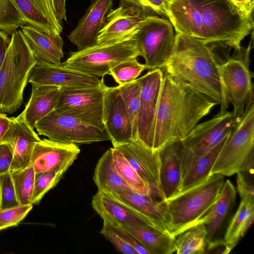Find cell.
<instances>
[{
	"instance_id": "obj_1",
	"label": "cell",
	"mask_w": 254,
	"mask_h": 254,
	"mask_svg": "<svg viewBox=\"0 0 254 254\" xmlns=\"http://www.w3.org/2000/svg\"><path fill=\"white\" fill-rule=\"evenodd\" d=\"M167 17L176 33L238 52L254 28L253 16L230 0H170Z\"/></svg>"
},
{
	"instance_id": "obj_2",
	"label": "cell",
	"mask_w": 254,
	"mask_h": 254,
	"mask_svg": "<svg viewBox=\"0 0 254 254\" xmlns=\"http://www.w3.org/2000/svg\"><path fill=\"white\" fill-rule=\"evenodd\" d=\"M219 64L208 44L177 33L172 54L164 69L174 80L220 104L227 111V101Z\"/></svg>"
},
{
	"instance_id": "obj_3",
	"label": "cell",
	"mask_w": 254,
	"mask_h": 254,
	"mask_svg": "<svg viewBox=\"0 0 254 254\" xmlns=\"http://www.w3.org/2000/svg\"><path fill=\"white\" fill-rule=\"evenodd\" d=\"M164 74L156 114L153 149L185 138L216 102Z\"/></svg>"
},
{
	"instance_id": "obj_4",
	"label": "cell",
	"mask_w": 254,
	"mask_h": 254,
	"mask_svg": "<svg viewBox=\"0 0 254 254\" xmlns=\"http://www.w3.org/2000/svg\"><path fill=\"white\" fill-rule=\"evenodd\" d=\"M224 183L223 176L210 175L198 185L166 200L175 237L189 228L206 224L210 211L218 199Z\"/></svg>"
},
{
	"instance_id": "obj_5",
	"label": "cell",
	"mask_w": 254,
	"mask_h": 254,
	"mask_svg": "<svg viewBox=\"0 0 254 254\" xmlns=\"http://www.w3.org/2000/svg\"><path fill=\"white\" fill-rule=\"evenodd\" d=\"M10 37L0 68V112L8 114L21 107L24 89L37 63L20 29Z\"/></svg>"
},
{
	"instance_id": "obj_6",
	"label": "cell",
	"mask_w": 254,
	"mask_h": 254,
	"mask_svg": "<svg viewBox=\"0 0 254 254\" xmlns=\"http://www.w3.org/2000/svg\"><path fill=\"white\" fill-rule=\"evenodd\" d=\"M139 56L135 40L115 44H95L70 53L62 64L84 73L103 77L119 63Z\"/></svg>"
},
{
	"instance_id": "obj_7",
	"label": "cell",
	"mask_w": 254,
	"mask_h": 254,
	"mask_svg": "<svg viewBox=\"0 0 254 254\" xmlns=\"http://www.w3.org/2000/svg\"><path fill=\"white\" fill-rule=\"evenodd\" d=\"M254 104L237 119L236 124L221 148L210 175L231 176L240 171L254 155Z\"/></svg>"
},
{
	"instance_id": "obj_8",
	"label": "cell",
	"mask_w": 254,
	"mask_h": 254,
	"mask_svg": "<svg viewBox=\"0 0 254 254\" xmlns=\"http://www.w3.org/2000/svg\"><path fill=\"white\" fill-rule=\"evenodd\" d=\"M134 40L146 69H161L172 54L176 35L169 20L149 15L140 23Z\"/></svg>"
},
{
	"instance_id": "obj_9",
	"label": "cell",
	"mask_w": 254,
	"mask_h": 254,
	"mask_svg": "<svg viewBox=\"0 0 254 254\" xmlns=\"http://www.w3.org/2000/svg\"><path fill=\"white\" fill-rule=\"evenodd\" d=\"M237 119L233 112L219 111L212 118L196 125L181 140L183 174L197 159L217 145L235 127Z\"/></svg>"
},
{
	"instance_id": "obj_10",
	"label": "cell",
	"mask_w": 254,
	"mask_h": 254,
	"mask_svg": "<svg viewBox=\"0 0 254 254\" xmlns=\"http://www.w3.org/2000/svg\"><path fill=\"white\" fill-rule=\"evenodd\" d=\"M35 128L39 134L64 143L85 144L110 140L105 130L55 110L39 121Z\"/></svg>"
},
{
	"instance_id": "obj_11",
	"label": "cell",
	"mask_w": 254,
	"mask_h": 254,
	"mask_svg": "<svg viewBox=\"0 0 254 254\" xmlns=\"http://www.w3.org/2000/svg\"><path fill=\"white\" fill-rule=\"evenodd\" d=\"M247 62V58H233L219 64L226 98L232 105V112L237 119L254 103L252 76Z\"/></svg>"
},
{
	"instance_id": "obj_12",
	"label": "cell",
	"mask_w": 254,
	"mask_h": 254,
	"mask_svg": "<svg viewBox=\"0 0 254 254\" xmlns=\"http://www.w3.org/2000/svg\"><path fill=\"white\" fill-rule=\"evenodd\" d=\"M164 74L160 68L149 71L138 78L141 85L137 122V138L153 149L155 120Z\"/></svg>"
},
{
	"instance_id": "obj_13",
	"label": "cell",
	"mask_w": 254,
	"mask_h": 254,
	"mask_svg": "<svg viewBox=\"0 0 254 254\" xmlns=\"http://www.w3.org/2000/svg\"><path fill=\"white\" fill-rule=\"evenodd\" d=\"M106 194L118 200L152 227L172 236L173 227L166 200L161 199L151 192L143 194L131 190Z\"/></svg>"
},
{
	"instance_id": "obj_14",
	"label": "cell",
	"mask_w": 254,
	"mask_h": 254,
	"mask_svg": "<svg viewBox=\"0 0 254 254\" xmlns=\"http://www.w3.org/2000/svg\"><path fill=\"white\" fill-rule=\"evenodd\" d=\"M114 148L123 154L149 187L151 193L166 200L160 181V151L147 147L138 139Z\"/></svg>"
},
{
	"instance_id": "obj_15",
	"label": "cell",
	"mask_w": 254,
	"mask_h": 254,
	"mask_svg": "<svg viewBox=\"0 0 254 254\" xmlns=\"http://www.w3.org/2000/svg\"><path fill=\"white\" fill-rule=\"evenodd\" d=\"M148 16L142 9L120 2L107 15L97 44H115L134 40L139 26Z\"/></svg>"
},
{
	"instance_id": "obj_16",
	"label": "cell",
	"mask_w": 254,
	"mask_h": 254,
	"mask_svg": "<svg viewBox=\"0 0 254 254\" xmlns=\"http://www.w3.org/2000/svg\"><path fill=\"white\" fill-rule=\"evenodd\" d=\"M28 82L31 85L62 87H97L104 83L103 77L88 75L60 64L37 62L32 68Z\"/></svg>"
},
{
	"instance_id": "obj_17",
	"label": "cell",
	"mask_w": 254,
	"mask_h": 254,
	"mask_svg": "<svg viewBox=\"0 0 254 254\" xmlns=\"http://www.w3.org/2000/svg\"><path fill=\"white\" fill-rule=\"evenodd\" d=\"M103 105L105 130L113 147L133 140L131 121L118 86L107 87Z\"/></svg>"
},
{
	"instance_id": "obj_18",
	"label": "cell",
	"mask_w": 254,
	"mask_h": 254,
	"mask_svg": "<svg viewBox=\"0 0 254 254\" xmlns=\"http://www.w3.org/2000/svg\"><path fill=\"white\" fill-rule=\"evenodd\" d=\"M80 151L76 144L44 138L35 144L29 164L33 167L35 174L53 171L65 172Z\"/></svg>"
},
{
	"instance_id": "obj_19",
	"label": "cell",
	"mask_w": 254,
	"mask_h": 254,
	"mask_svg": "<svg viewBox=\"0 0 254 254\" xmlns=\"http://www.w3.org/2000/svg\"><path fill=\"white\" fill-rule=\"evenodd\" d=\"M113 0H93L75 28L68 35L77 50L96 44L99 33L106 16L113 9Z\"/></svg>"
},
{
	"instance_id": "obj_20",
	"label": "cell",
	"mask_w": 254,
	"mask_h": 254,
	"mask_svg": "<svg viewBox=\"0 0 254 254\" xmlns=\"http://www.w3.org/2000/svg\"><path fill=\"white\" fill-rule=\"evenodd\" d=\"M10 119V127L1 143H7L12 150L13 159L10 172L12 173L22 170L29 164L34 146L41 139L19 117Z\"/></svg>"
},
{
	"instance_id": "obj_21",
	"label": "cell",
	"mask_w": 254,
	"mask_h": 254,
	"mask_svg": "<svg viewBox=\"0 0 254 254\" xmlns=\"http://www.w3.org/2000/svg\"><path fill=\"white\" fill-rule=\"evenodd\" d=\"M37 62L60 64L64 58V41L60 36L29 25L20 27Z\"/></svg>"
},
{
	"instance_id": "obj_22",
	"label": "cell",
	"mask_w": 254,
	"mask_h": 254,
	"mask_svg": "<svg viewBox=\"0 0 254 254\" xmlns=\"http://www.w3.org/2000/svg\"><path fill=\"white\" fill-rule=\"evenodd\" d=\"M181 140L171 142L160 151V181L166 199L180 192L183 178Z\"/></svg>"
},
{
	"instance_id": "obj_23",
	"label": "cell",
	"mask_w": 254,
	"mask_h": 254,
	"mask_svg": "<svg viewBox=\"0 0 254 254\" xmlns=\"http://www.w3.org/2000/svg\"><path fill=\"white\" fill-rule=\"evenodd\" d=\"M60 89L61 87L53 86L32 85L30 99L18 117L34 129L39 121L55 109Z\"/></svg>"
},
{
	"instance_id": "obj_24",
	"label": "cell",
	"mask_w": 254,
	"mask_h": 254,
	"mask_svg": "<svg viewBox=\"0 0 254 254\" xmlns=\"http://www.w3.org/2000/svg\"><path fill=\"white\" fill-rule=\"evenodd\" d=\"M25 22L43 31L60 34L63 31L56 18L53 0H14Z\"/></svg>"
},
{
	"instance_id": "obj_25",
	"label": "cell",
	"mask_w": 254,
	"mask_h": 254,
	"mask_svg": "<svg viewBox=\"0 0 254 254\" xmlns=\"http://www.w3.org/2000/svg\"><path fill=\"white\" fill-rule=\"evenodd\" d=\"M91 205L102 219H105L121 225L151 226L121 203L105 193L98 191L92 197Z\"/></svg>"
},
{
	"instance_id": "obj_26",
	"label": "cell",
	"mask_w": 254,
	"mask_h": 254,
	"mask_svg": "<svg viewBox=\"0 0 254 254\" xmlns=\"http://www.w3.org/2000/svg\"><path fill=\"white\" fill-rule=\"evenodd\" d=\"M121 226L150 254H171L176 251L175 237L151 226Z\"/></svg>"
},
{
	"instance_id": "obj_27",
	"label": "cell",
	"mask_w": 254,
	"mask_h": 254,
	"mask_svg": "<svg viewBox=\"0 0 254 254\" xmlns=\"http://www.w3.org/2000/svg\"><path fill=\"white\" fill-rule=\"evenodd\" d=\"M107 86L105 83L97 87H62L55 110L84 107L103 102Z\"/></svg>"
},
{
	"instance_id": "obj_28",
	"label": "cell",
	"mask_w": 254,
	"mask_h": 254,
	"mask_svg": "<svg viewBox=\"0 0 254 254\" xmlns=\"http://www.w3.org/2000/svg\"><path fill=\"white\" fill-rule=\"evenodd\" d=\"M93 180L98 188V191L111 193L122 190H131L115 167L111 148L107 150L98 160L94 169Z\"/></svg>"
},
{
	"instance_id": "obj_29",
	"label": "cell",
	"mask_w": 254,
	"mask_h": 254,
	"mask_svg": "<svg viewBox=\"0 0 254 254\" xmlns=\"http://www.w3.org/2000/svg\"><path fill=\"white\" fill-rule=\"evenodd\" d=\"M254 219V203L241 200L233 216L220 245L223 246L222 254L229 253L245 235Z\"/></svg>"
},
{
	"instance_id": "obj_30",
	"label": "cell",
	"mask_w": 254,
	"mask_h": 254,
	"mask_svg": "<svg viewBox=\"0 0 254 254\" xmlns=\"http://www.w3.org/2000/svg\"><path fill=\"white\" fill-rule=\"evenodd\" d=\"M230 133L213 149L197 159L185 171L183 174L180 192L198 185L211 175V169Z\"/></svg>"
},
{
	"instance_id": "obj_31",
	"label": "cell",
	"mask_w": 254,
	"mask_h": 254,
	"mask_svg": "<svg viewBox=\"0 0 254 254\" xmlns=\"http://www.w3.org/2000/svg\"><path fill=\"white\" fill-rule=\"evenodd\" d=\"M236 190L229 180L224 182L220 195L213 205L205 224L207 229V246L213 243L214 236L235 201Z\"/></svg>"
},
{
	"instance_id": "obj_32",
	"label": "cell",
	"mask_w": 254,
	"mask_h": 254,
	"mask_svg": "<svg viewBox=\"0 0 254 254\" xmlns=\"http://www.w3.org/2000/svg\"><path fill=\"white\" fill-rule=\"evenodd\" d=\"M100 233L120 252L125 254H150V252L120 225L103 219Z\"/></svg>"
},
{
	"instance_id": "obj_33",
	"label": "cell",
	"mask_w": 254,
	"mask_h": 254,
	"mask_svg": "<svg viewBox=\"0 0 254 254\" xmlns=\"http://www.w3.org/2000/svg\"><path fill=\"white\" fill-rule=\"evenodd\" d=\"M207 229L205 224L189 228L175 237L177 254H202L207 246Z\"/></svg>"
},
{
	"instance_id": "obj_34",
	"label": "cell",
	"mask_w": 254,
	"mask_h": 254,
	"mask_svg": "<svg viewBox=\"0 0 254 254\" xmlns=\"http://www.w3.org/2000/svg\"><path fill=\"white\" fill-rule=\"evenodd\" d=\"M111 148L115 167L130 189L140 194L150 193L151 191L149 187L142 180L123 154L116 148Z\"/></svg>"
},
{
	"instance_id": "obj_35",
	"label": "cell",
	"mask_w": 254,
	"mask_h": 254,
	"mask_svg": "<svg viewBox=\"0 0 254 254\" xmlns=\"http://www.w3.org/2000/svg\"><path fill=\"white\" fill-rule=\"evenodd\" d=\"M121 95L129 116L133 139L137 138V122L140 104L141 85L139 78L119 85Z\"/></svg>"
},
{
	"instance_id": "obj_36",
	"label": "cell",
	"mask_w": 254,
	"mask_h": 254,
	"mask_svg": "<svg viewBox=\"0 0 254 254\" xmlns=\"http://www.w3.org/2000/svg\"><path fill=\"white\" fill-rule=\"evenodd\" d=\"M11 174L19 204L31 203L35 175L32 165L29 164L24 169Z\"/></svg>"
},
{
	"instance_id": "obj_37",
	"label": "cell",
	"mask_w": 254,
	"mask_h": 254,
	"mask_svg": "<svg viewBox=\"0 0 254 254\" xmlns=\"http://www.w3.org/2000/svg\"><path fill=\"white\" fill-rule=\"evenodd\" d=\"M24 18L14 0H0V30L10 36L22 25Z\"/></svg>"
},
{
	"instance_id": "obj_38",
	"label": "cell",
	"mask_w": 254,
	"mask_h": 254,
	"mask_svg": "<svg viewBox=\"0 0 254 254\" xmlns=\"http://www.w3.org/2000/svg\"><path fill=\"white\" fill-rule=\"evenodd\" d=\"M146 69L144 64L140 63L137 58H132L117 64L110 71L111 75L119 85L130 82Z\"/></svg>"
},
{
	"instance_id": "obj_39",
	"label": "cell",
	"mask_w": 254,
	"mask_h": 254,
	"mask_svg": "<svg viewBox=\"0 0 254 254\" xmlns=\"http://www.w3.org/2000/svg\"><path fill=\"white\" fill-rule=\"evenodd\" d=\"M56 111L78 118L102 130H105L103 102L97 105Z\"/></svg>"
},
{
	"instance_id": "obj_40",
	"label": "cell",
	"mask_w": 254,
	"mask_h": 254,
	"mask_svg": "<svg viewBox=\"0 0 254 254\" xmlns=\"http://www.w3.org/2000/svg\"><path fill=\"white\" fill-rule=\"evenodd\" d=\"M64 171H53L35 174L31 203L38 204L45 194L61 179Z\"/></svg>"
},
{
	"instance_id": "obj_41",
	"label": "cell",
	"mask_w": 254,
	"mask_h": 254,
	"mask_svg": "<svg viewBox=\"0 0 254 254\" xmlns=\"http://www.w3.org/2000/svg\"><path fill=\"white\" fill-rule=\"evenodd\" d=\"M33 208V204H28L0 209V231L17 226Z\"/></svg>"
},
{
	"instance_id": "obj_42",
	"label": "cell",
	"mask_w": 254,
	"mask_h": 254,
	"mask_svg": "<svg viewBox=\"0 0 254 254\" xmlns=\"http://www.w3.org/2000/svg\"><path fill=\"white\" fill-rule=\"evenodd\" d=\"M0 209H4L19 205L10 172L0 175Z\"/></svg>"
},
{
	"instance_id": "obj_43",
	"label": "cell",
	"mask_w": 254,
	"mask_h": 254,
	"mask_svg": "<svg viewBox=\"0 0 254 254\" xmlns=\"http://www.w3.org/2000/svg\"><path fill=\"white\" fill-rule=\"evenodd\" d=\"M170 0H120L127 5L143 9L147 14L154 15V13L167 16L168 2Z\"/></svg>"
},
{
	"instance_id": "obj_44",
	"label": "cell",
	"mask_w": 254,
	"mask_h": 254,
	"mask_svg": "<svg viewBox=\"0 0 254 254\" xmlns=\"http://www.w3.org/2000/svg\"><path fill=\"white\" fill-rule=\"evenodd\" d=\"M236 174L237 189L241 200L254 203V173L241 171Z\"/></svg>"
},
{
	"instance_id": "obj_45",
	"label": "cell",
	"mask_w": 254,
	"mask_h": 254,
	"mask_svg": "<svg viewBox=\"0 0 254 254\" xmlns=\"http://www.w3.org/2000/svg\"><path fill=\"white\" fill-rule=\"evenodd\" d=\"M13 159L10 146L6 143H0V175L10 172Z\"/></svg>"
},
{
	"instance_id": "obj_46",
	"label": "cell",
	"mask_w": 254,
	"mask_h": 254,
	"mask_svg": "<svg viewBox=\"0 0 254 254\" xmlns=\"http://www.w3.org/2000/svg\"><path fill=\"white\" fill-rule=\"evenodd\" d=\"M53 2L57 21L63 26L64 21H66L65 0H53Z\"/></svg>"
},
{
	"instance_id": "obj_47",
	"label": "cell",
	"mask_w": 254,
	"mask_h": 254,
	"mask_svg": "<svg viewBox=\"0 0 254 254\" xmlns=\"http://www.w3.org/2000/svg\"><path fill=\"white\" fill-rule=\"evenodd\" d=\"M242 12L248 16H252L254 9V0H230Z\"/></svg>"
},
{
	"instance_id": "obj_48",
	"label": "cell",
	"mask_w": 254,
	"mask_h": 254,
	"mask_svg": "<svg viewBox=\"0 0 254 254\" xmlns=\"http://www.w3.org/2000/svg\"><path fill=\"white\" fill-rule=\"evenodd\" d=\"M10 40V36L0 30V68Z\"/></svg>"
},
{
	"instance_id": "obj_49",
	"label": "cell",
	"mask_w": 254,
	"mask_h": 254,
	"mask_svg": "<svg viewBox=\"0 0 254 254\" xmlns=\"http://www.w3.org/2000/svg\"><path fill=\"white\" fill-rule=\"evenodd\" d=\"M10 123V118L7 117L6 114L0 112V143L9 129Z\"/></svg>"
},
{
	"instance_id": "obj_50",
	"label": "cell",
	"mask_w": 254,
	"mask_h": 254,
	"mask_svg": "<svg viewBox=\"0 0 254 254\" xmlns=\"http://www.w3.org/2000/svg\"><path fill=\"white\" fill-rule=\"evenodd\" d=\"M0 202H1V194H0Z\"/></svg>"
},
{
	"instance_id": "obj_51",
	"label": "cell",
	"mask_w": 254,
	"mask_h": 254,
	"mask_svg": "<svg viewBox=\"0 0 254 254\" xmlns=\"http://www.w3.org/2000/svg\"></svg>"
}]
</instances>
